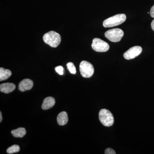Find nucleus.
I'll return each instance as SVG.
<instances>
[{"instance_id":"4","label":"nucleus","mask_w":154,"mask_h":154,"mask_svg":"<svg viewBox=\"0 0 154 154\" xmlns=\"http://www.w3.org/2000/svg\"><path fill=\"white\" fill-rule=\"evenodd\" d=\"M105 36L112 42H119L124 35L123 30L119 28H114L107 30L105 32Z\"/></svg>"},{"instance_id":"15","label":"nucleus","mask_w":154,"mask_h":154,"mask_svg":"<svg viewBox=\"0 0 154 154\" xmlns=\"http://www.w3.org/2000/svg\"><path fill=\"white\" fill-rule=\"evenodd\" d=\"M67 67L68 69L69 70L71 73L72 74H75L76 73V69L75 67L72 63H68L67 64Z\"/></svg>"},{"instance_id":"10","label":"nucleus","mask_w":154,"mask_h":154,"mask_svg":"<svg viewBox=\"0 0 154 154\" xmlns=\"http://www.w3.org/2000/svg\"><path fill=\"white\" fill-rule=\"evenodd\" d=\"M55 100L52 97H48L45 98L43 101L42 108L43 110H46L50 109L55 105Z\"/></svg>"},{"instance_id":"14","label":"nucleus","mask_w":154,"mask_h":154,"mask_svg":"<svg viewBox=\"0 0 154 154\" xmlns=\"http://www.w3.org/2000/svg\"><path fill=\"white\" fill-rule=\"evenodd\" d=\"M20 151V147L17 145H14L11 146L7 150V152L8 153L12 154L18 152Z\"/></svg>"},{"instance_id":"12","label":"nucleus","mask_w":154,"mask_h":154,"mask_svg":"<svg viewBox=\"0 0 154 154\" xmlns=\"http://www.w3.org/2000/svg\"><path fill=\"white\" fill-rule=\"evenodd\" d=\"M11 134L14 137L22 138L26 134V130L23 128H19L17 129L12 130Z\"/></svg>"},{"instance_id":"20","label":"nucleus","mask_w":154,"mask_h":154,"mask_svg":"<svg viewBox=\"0 0 154 154\" xmlns=\"http://www.w3.org/2000/svg\"><path fill=\"white\" fill-rule=\"evenodd\" d=\"M2 112H0V122H2Z\"/></svg>"},{"instance_id":"19","label":"nucleus","mask_w":154,"mask_h":154,"mask_svg":"<svg viewBox=\"0 0 154 154\" xmlns=\"http://www.w3.org/2000/svg\"><path fill=\"white\" fill-rule=\"evenodd\" d=\"M151 27L152 29L154 31V19L153 20L152 22Z\"/></svg>"},{"instance_id":"1","label":"nucleus","mask_w":154,"mask_h":154,"mask_svg":"<svg viewBox=\"0 0 154 154\" xmlns=\"http://www.w3.org/2000/svg\"><path fill=\"white\" fill-rule=\"evenodd\" d=\"M43 41L51 47L57 48L60 44V35L54 31H51L45 33L43 36Z\"/></svg>"},{"instance_id":"16","label":"nucleus","mask_w":154,"mask_h":154,"mask_svg":"<svg viewBox=\"0 0 154 154\" xmlns=\"http://www.w3.org/2000/svg\"><path fill=\"white\" fill-rule=\"evenodd\" d=\"M56 72L60 75H63V68L61 66L56 67L55 68Z\"/></svg>"},{"instance_id":"18","label":"nucleus","mask_w":154,"mask_h":154,"mask_svg":"<svg viewBox=\"0 0 154 154\" xmlns=\"http://www.w3.org/2000/svg\"><path fill=\"white\" fill-rule=\"evenodd\" d=\"M150 14L152 18H154V5L151 9L150 11Z\"/></svg>"},{"instance_id":"6","label":"nucleus","mask_w":154,"mask_h":154,"mask_svg":"<svg viewBox=\"0 0 154 154\" xmlns=\"http://www.w3.org/2000/svg\"><path fill=\"white\" fill-rule=\"evenodd\" d=\"M92 48L96 52H105L109 49V45L105 41L99 38H94L93 40Z\"/></svg>"},{"instance_id":"9","label":"nucleus","mask_w":154,"mask_h":154,"mask_svg":"<svg viewBox=\"0 0 154 154\" xmlns=\"http://www.w3.org/2000/svg\"><path fill=\"white\" fill-rule=\"evenodd\" d=\"M16 88V85L13 83H4L0 85V91L5 94H9L14 91Z\"/></svg>"},{"instance_id":"5","label":"nucleus","mask_w":154,"mask_h":154,"mask_svg":"<svg viewBox=\"0 0 154 154\" xmlns=\"http://www.w3.org/2000/svg\"><path fill=\"white\" fill-rule=\"evenodd\" d=\"M80 72L84 78H89L94 74V69L93 65L87 61H82L80 64Z\"/></svg>"},{"instance_id":"3","label":"nucleus","mask_w":154,"mask_h":154,"mask_svg":"<svg viewBox=\"0 0 154 154\" xmlns=\"http://www.w3.org/2000/svg\"><path fill=\"white\" fill-rule=\"evenodd\" d=\"M99 119L100 122L105 126H112L114 123L113 114L107 109H102L99 113Z\"/></svg>"},{"instance_id":"2","label":"nucleus","mask_w":154,"mask_h":154,"mask_svg":"<svg viewBox=\"0 0 154 154\" xmlns=\"http://www.w3.org/2000/svg\"><path fill=\"white\" fill-rule=\"evenodd\" d=\"M126 19V16L125 14H117L105 20L103 22V25L105 28L115 27L121 25L125 22Z\"/></svg>"},{"instance_id":"8","label":"nucleus","mask_w":154,"mask_h":154,"mask_svg":"<svg viewBox=\"0 0 154 154\" xmlns=\"http://www.w3.org/2000/svg\"><path fill=\"white\" fill-rule=\"evenodd\" d=\"M33 85V83L32 80L29 79H25L19 83V89L22 92L29 91L32 89Z\"/></svg>"},{"instance_id":"11","label":"nucleus","mask_w":154,"mask_h":154,"mask_svg":"<svg viewBox=\"0 0 154 154\" xmlns=\"http://www.w3.org/2000/svg\"><path fill=\"white\" fill-rule=\"evenodd\" d=\"M68 121V117L66 112L63 111L57 116V122L59 125H65L67 124Z\"/></svg>"},{"instance_id":"7","label":"nucleus","mask_w":154,"mask_h":154,"mask_svg":"<svg viewBox=\"0 0 154 154\" xmlns=\"http://www.w3.org/2000/svg\"><path fill=\"white\" fill-rule=\"evenodd\" d=\"M142 51V48L139 46H135L131 48L127 51L125 52L123 56L125 59L129 60L133 59L140 54Z\"/></svg>"},{"instance_id":"17","label":"nucleus","mask_w":154,"mask_h":154,"mask_svg":"<svg viewBox=\"0 0 154 154\" xmlns=\"http://www.w3.org/2000/svg\"><path fill=\"white\" fill-rule=\"evenodd\" d=\"M105 154H116V153L113 149L108 148L105 149Z\"/></svg>"},{"instance_id":"13","label":"nucleus","mask_w":154,"mask_h":154,"mask_svg":"<svg viewBox=\"0 0 154 154\" xmlns=\"http://www.w3.org/2000/svg\"><path fill=\"white\" fill-rule=\"evenodd\" d=\"M12 75V72L10 70L1 67L0 68V81H5L8 79Z\"/></svg>"}]
</instances>
